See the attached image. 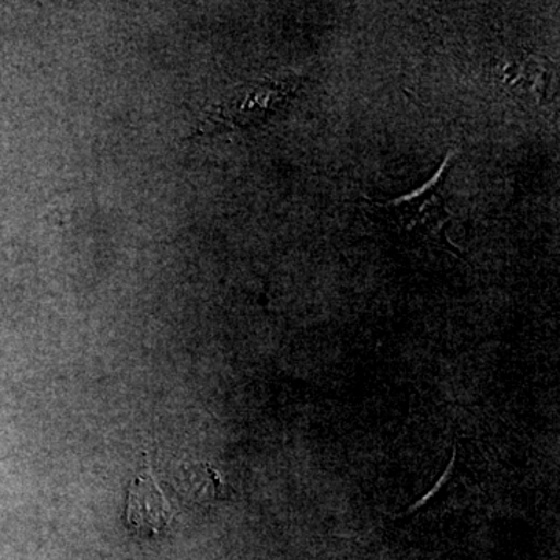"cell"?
I'll return each instance as SVG.
<instances>
[{
    "mask_svg": "<svg viewBox=\"0 0 560 560\" xmlns=\"http://www.w3.org/2000/svg\"><path fill=\"white\" fill-rule=\"evenodd\" d=\"M455 156L456 151H448L430 183L410 195L389 201L363 198L364 210L383 231L390 232L405 245L431 246L460 257L459 250L448 241L452 213L445 197Z\"/></svg>",
    "mask_w": 560,
    "mask_h": 560,
    "instance_id": "obj_1",
    "label": "cell"
},
{
    "mask_svg": "<svg viewBox=\"0 0 560 560\" xmlns=\"http://www.w3.org/2000/svg\"><path fill=\"white\" fill-rule=\"evenodd\" d=\"M302 83V77L287 72L242 84L206 113L190 138L246 130L265 124L296 97Z\"/></svg>",
    "mask_w": 560,
    "mask_h": 560,
    "instance_id": "obj_2",
    "label": "cell"
},
{
    "mask_svg": "<svg viewBox=\"0 0 560 560\" xmlns=\"http://www.w3.org/2000/svg\"><path fill=\"white\" fill-rule=\"evenodd\" d=\"M125 517L130 528L156 536L171 523L173 511L156 482L140 477L132 481Z\"/></svg>",
    "mask_w": 560,
    "mask_h": 560,
    "instance_id": "obj_3",
    "label": "cell"
},
{
    "mask_svg": "<svg viewBox=\"0 0 560 560\" xmlns=\"http://www.w3.org/2000/svg\"><path fill=\"white\" fill-rule=\"evenodd\" d=\"M455 463H456V447H453V455H452L451 463H448L447 469L444 470V474L441 475V478H440V480H438L436 486H434L433 489L429 490V492H427L425 497H422V499H420L419 501H416V503L412 504L410 510L405 512V515H410V514H412V512L420 510V508L425 506L427 501L434 499V497H436V493L440 492L441 488H444L445 482H447L448 478H451V475L453 471V466H455Z\"/></svg>",
    "mask_w": 560,
    "mask_h": 560,
    "instance_id": "obj_4",
    "label": "cell"
}]
</instances>
